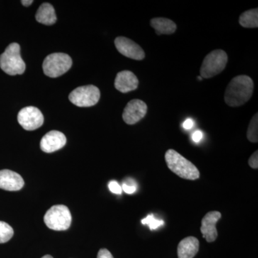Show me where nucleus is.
<instances>
[{"label":"nucleus","instance_id":"nucleus-1","mask_svg":"<svg viewBox=\"0 0 258 258\" xmlns=\"http://www.w3.org/2000/svg\"><path fill=\"white\" fill-rule=\"evenodd\" d=\"M254 83L247 76H236L226 88L225 103L231 107L242 106L250 99L253 93Z\"/></svg>","mask_w":258,"mask_h":258},{"label":"nucleus","instance_id":"nucleus-2","mask_svg":"<svg viewBox=\"0 0 258 258\" xmlns=\"http://www.w3.org/2000/svg\"><path fill=\"white\" fill-rule=\"evenodd\" d=\"M165 161L168 168L179 177L189 180L200 178V171L196 166L174 149H169L166 152Z\"/></svg>","mask_w":258,"mask_h":258},{"label":"nucleus","instance_id":"nucleus-3","mask_svg":"<svg viewBox=\"0 0 258 258\" xmlns=\"http://www.w3.org/2000/svg\"><path fill=\"white\" fill-rule=\"evenodd\" d=\"M0 68L10 76L24 74L26 66L20 55V46L18 43L10 44L0 55Z\"/></svg>","mask_w":258,"mask_h":258},{"label":"nucleus","instance_id":"nucleus-4","mask_svg":"<svg viewBox=\"0 0 258 258\" xmlns=\"http://www.w3.org/2000/svg\"><path fill=\"white\" fill-rule=\"evenodd\" d=\"M228 57L225 51L215 50L212 51L204 59L200 75L203 79H211L220 74L227 66Z\"/></svg>","mask_w":258,"mask_h":258},{"label":"nucleus","instance_id":"nucleus-5","mask_svg":"<svg viewBox=\"0 0 258 258\" xmlns=\"http://www.w3.org/2000/svg\"><path fill=\"white\" fill-rule=\"evenodd\" d=\"M72 59L69 55L62 52L50 54L44 60L42 69L44 74L50 78H57L71 69Z\"/></svg>","mask_w":258,"mask_h":258},{"label":"nucleus","instance_id":"nucleus-6","mask_svg":"<svg viewBox=\"0 0 258 258\" xmlns=\"http://www.w3.org/2000/svg\"><path fill=\"white\" fill-rule=\"evenodd\" d=\"M72 217L69 209L64 205H55L47 210L44 222L48 228L56 231L68 230L71 225Z\"/></svg>","mask_w":258,"mask_h":258},{"label":"nucleus","instance_id":"nucleus-7","mask_svg":"<svg viewBox=\"0 0 258 258\" xmlns=\"http://www.w3.org/2000/svg\"><path fill=\"white\" fill-rule=\"evenodd\" d=\"M101 98L98 88L93 85L81 86L76 88L69 95V100L76 106L91 107L95 106Z\"/></svg>","mask_w":258,"mask_h":258},{"label":"nucleus","instance_id":"nucleus-8","mask_svg":"<svg viewBox=\"0 0 258 258\" xmlns=\"http://www.w3.org/2000/svg\"><path fill=\"white\" fill-rule=\"evenodd\" d=\"M19 123L27 131H34L41 127L44 123L42 112L34 106H28L19 112Z\"/></svg>","mask_w":258,"mask_h":258},{"label":"nucleus","instance_id":"nucleus-9","mask_svg":"<svg viewBox=\"0 0 258 258\" xmlns=\"http://www.w3.org/2000/svg\"><path fill=\"white\" fill-rule=\"evenodd\" d=\"M147 109L145 102L139 99L132 100L123 110V119L127 124H136L147 115Z\"/></svg>","mask_w":258,"mask_h":258},{"label":"nucleus","instance_id":"nucleus-10","mask_svg":"<svg viewBox=\"0 0 258 258\" xmlns=\"http://www.w3.org/2000/svg\"><path fill=\"white\" fill-rule=\"evenodd\" d=\"M115 46L122 55L136 60H142L145 57V52L142 47L133 40L125 37L115 39Z\"/></svg>","mask_w":258,"mask_h":258},{"label":"nucleus","instance_id":"nucleus-11","mask_svg":"<svg viewBox=\"0 0 258 258\" xmlns=\"http://www.w3.org/2000/svg\"><path fill=\"white\" fill-rule=\"evenodd\" d=\"M222 217L221 213L218 211H212L206 214L202 220V227L200 228L203 237L207 242H212L216 240L217 230L216 224Z\"/></svg>","mask_w":258,"mask_h":258},{"label":"nucleus","instance_id":"nucleus-12","mask_svg":"<svg viewBox=\"0 0 258 258\" xmlns=\"http://www.w3.org/2000/svg\"><path fill=\"white\" fill-rule=\"evenodd\" d=\"M67 142L66 136L58 131H51L45 134L40 142V149L45 153L55 152L62 149Z\"/></svg>","mask_w":258,"mask_h":258},{"label":"nucleus","instance_id":"nucleus-13","mask_svg":"<svg viewBox=\"0 0 258 258\" xmlns=\"http://www.w3.org/2000/svg\"><path fill=\"white\" fill-rule=\"evenodd\" d=\"M25 181L20 174L9 169L0 170V189L7 191H19Z\"/></svg>","mask_w":258,"mask_h":258},{"label":"nucleus","instance_id":"nucleus-14","mask_svg":"<svg viewBox=\"0 0 258 258\" xmlns=\"http://www.w3.org/2000/svg\"><path fill=\"white\" fill-rule=\"evenodd\" d=\"M139 80L132 71H120L115 79V88L123 93L135 91L139 86Z\"/></svg>","mask_w":258,"mask_h":258},{"label":"nucleus","instance_id":"nucleus-15","mask_svg":"<svg viewBox=\"0 0 258 258\" xmlns=\"http://www.w3.org/2000/svg\"><path fill=\"white\" fill-rule=\"evenodd\" d=\"M200 247V242L195 237H187L179 242L177 247L178 257L193 258Z\"/></svg>","mask_w":258,"mask_h":258},{"label":"nucleus","instance_id":"nucleus-16","mask_svg":"<svg viewBox=\"0 0 258 258\" xmlns=\"http://www.w3.org/2000/svg\"><path fill=\"white\" fill-rule=\"evenodd\" d=\"M151 26L155 30L158 35H171L176 30L175 23L169 19L164 18H153L151 20Z\"/></svg>","mask_w":258,"mask_h":258},{"label":"nucleus","instance_id":"nucleus-17","mask_svg":"<svg viewBox=\"0 0 258 258\" xmlns=\"http://www.w3.org/2000/svg\"><path fill=\"white\" fill-rule=\"evenodd\" d=\"M35 18L38 23L45 25H53L57 20L55 9L49 3H44L40 5L35 15Z\"/></svg>","mask_w":258,"mask_h":258},{"label":"nucleus","instance_id":"nucleus-18","mask_svg":"<svg viewBox=\"0 0 258 258\" xmlns=\"http://www.w3.org/2000/svg\"><path fill=\"white\" fill-rule=\"evenodd\" d=\"M239 23L244 28H257L258 27V10L252 9L244 12L239 18Z\"/></svg>","mask_w":258,"mask_h":258},{"label":"nucleus","instance_id":"nucleus-19","mask_svg":"<svg viewBox=\"0 0 258 258\" xmlns=\"http://www.w3.org/2000/svg\"><path fill=\"white\" fill-rule=\"evenodd\" d=\"M258 114L256 113L255 115L252 117L247 129V139L252 143H257L258 142Z\"/></svg>","mask_w":258,"mask_h":258},{"label":"nucleus","instance_id":"nucleus-20","mask_svg":"<svg viewBox=\"0 0 258 258\" xmlns=\"http://www.w3.org/2000/svg\"><path fill=\"white\" fill-rule=\"evenodd\" d=\"M14 235L13 227L6 222L0 221V244L10 240Z\"/></svg>","mask_w":258,"mask_h":258},{"label":"nucleus","instance_id":"nucleus-21","mask_svg":"<svg viewBox=\"0 0 258 258\" xmlns=\"http://www.w3.org/2000/svg\"><path fill=\"white\" fill-rule=\"evenodd\" d=\"M142 223L143 224V225H149L150 230H153L164 225V221H162V220H158L154 217V215H148L146 218L143 219V220H142Z\"/></svg>","mask_w":258,"mask_h":258},{"label":"nucleus","instance_id":"nucleus-22","mask_svg":"<svg viewBox=\"0 0 258 258\" xmlns=\"http://www.w3.org/2000/svg\"><path fill=\"white\" fill-rule=\"evenodd\" d=\"M108 188L112 193L115 195H120L122 192V188L117 181H111L108 184Z\"/></svg>","mask_w":258,"mask_h":258},{"label":"nucleus","instance_id":"nucleus-23","mask_svg":"<svg viewBox=\"0 0 258 258\" xmlns=\"http://www.w3.org/2000/svg\"><path fill=\"white\" fill-rule=\"evenodd\" d=\"M248 164L252 169H257L258 168V152L256 151L249 157Z\"/></svg>","mask_w":258,"mask_h":258},{"label":"nucleus","instance_id":"nucleus-24","mask_svg":"<svg viewBox=\"0 0 258 258\" xmlns=\"http://www.w3.org/2000/svg\"><path fill=\"white\" fill-rule=\"evenodd\" d=\"M121 188L122 190H123L125 193L129 194V195L137 191V186H135L134 184H129L128 182L123 183Z\"/></svg>","mask_w":258,"mask_h":258},{"label":"nucleus","instance_id":"nucleus-25","mask_svg":"<svg viewBox=\"0 0 258 258\" xmlns=\"http://www.w3.org/2000/svg\"><path fill=\"white\" fill-rule=\"evenodd\" d=\"M97 258H113V257L108 249H101L98 252Z\"/></svg>","mask_w":258,"mask_h":258},{"label":"nucleus","instance_id":"nucleus-26","mask_svg":"<svg viewBox=\"0 0 258 258\" xmlns=\"http://www.w3.org/2000/svg\"><path fill=\"white\" fill-rule=\"evenodd\" d=\"M192 140L194 142H196V143H198L200 141L202 140L203 138V133L200 131H196V132H194L192 134Z\"/></svg>","mask_w":258,"mask_h":258},{"label":"nucleus","instance_id":"nucleus-27","mask_svg":"<svg viewBox=\"0 0 258 258\" xmlns=\"http://www.w3.org/2000/svg\"><path fill=\"white\" fill-rule=\"evenodd\" d=\"M193 125L194 121L191 118H188V119L185 120L184 123H183V127H184V128L186 129V130H189V129L192 128Z\"/></svg>","mask_w":258,"mask_h":258},{"label":"nucleus","instance_id":"nucleus-28","mask_svg":"<svg viewBox=\"0 0 258 258\" xmlns=\"http://www.w3.org/2000/svg\"><path fill=\"white\" fill-rule=\"evenodd\" d=\"M21 3L24 6L28 7L32 4L33 1L32 0H23V1H21Z\"/></svg>","mask_w":258,"mask_h":258},{"label":"nucleus","instance_id":"nucleus-29","mask_svg":"<svg viewBox=\"0 0 258 258\" xmlns=\"http://www.w3.org/2000/svg\"><path fill=\"white\" fill-rule=\"evenodd\" d=\"M42 258H53L51 255H49V254H47V255L43 256Z\"/></svg>","mask_w":258,"mask_h":258},{"label":"nucleus","instance_id":"nucleus-30","mask_svg":"<svg viewBox=\"0 0 258 258\" xmlns=\"http://www.w3.org/2000/svg\"><path fill=\"white\" fill-rule=\"evenodd\" d=\"M198 79L200 80V81H202V80H203V78H202L201 76H199Z\"/></svg>","mask_w":258,"mask_h":258}]
</instances>
